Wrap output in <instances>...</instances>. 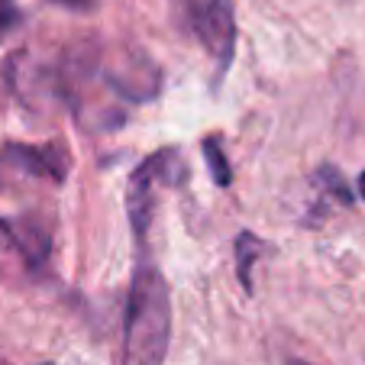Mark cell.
<instances>
[{"label":"cell","instance_id":"obj_4","mask_svg":"<svg viewBox=\"0 0 365 365\" xmlns=\"http://www.w3.org/2000/svg\"><path fill=\"white\" fill-rule=\"evenodd\" d=\"M103 81L120 101L143 103L159 94V68L143 52H123L110 65H103Z\"/></svg>","mask_w":365,"mask_h":365},{"label":"cell","instance_id":"obj_11","mask_svg":"<svg viewBox=\"0 0 365 365\" xmlns=\"http://www.w3.org/2000/svg\"><path fill=\"white\" fill-rule=\"evenodd\" d=\"M356 187H359V194H362V200H365V172L359 175V181H356Z\"/></svg>","mask_w":365,"mask_h":365},{"label":"cell","instance_id":"obj_12","mask_svg":"<svg viewBox=\"0 0 365 365\" xmlns=\"http://www.w3.org/2000/svg\"><path fill=\"white\" fill-rule=\"evenodd\" d=\"M288 365H310V362H301V359H291Z\"/></svg>","mask_w":365,"mask_h":365},{"label":"cell","instance_id":"obj_13","mask_svg":"<svg viewBox=\"0 0 365 365\" xmlns=\"http://www.w3.org/2000/svg\"><path fill=\"white\" fill-rule=\"evenodd\" d=\"M39 365H56V362H39Z\"/></svg>","mask_w":365,"mask_h":365},{"label":"cell","instance_id":"obj_3","mask_svg":"<svg viewBox=\"0 0 365 365\" xmlns=\"http://www.w3.org/2000/svg\"><path fill=\"white\" fill-rule=\"evenodd\" d=\"M68 175V152L62 145H4L0 149V187L10 178H42V181H65Z\"/></svg>","mask_w":365,"mask_h":365},{"label":"cell","instance_id":"obj_1","mask_svg":"<svg viewBox=\"0 0 365 365\" xmlns=\"http://www.w3.org/2000/svg\"><path fill=\"white\" fill-rule=\"evenodd\" d=\"M172 346V291L159 265L139 259L123 310L120 365H165Z\"/></svg>","mask_w":365,"mask_h":365},{"label":"cell","instance_id":"obj_7","mask_svg":"<svg viewBox=\"0 0 365 365\" xmlns=\"http://www.w3.org/2000/svg\"><path fill=\"white\" fill-rule=\"evenodd\" d=\"M204 155H207V165H210V175H214L217 187H230V185H233V168H230L227 155H223V149H220V139L207 136L204 139Z\"/></svg>","mask_w":365,"mask_h":365},{"label":"cell","instance_id":"obj_8","mask_svg":"<svg viewBox=\"0 0 365 365\" xmlns=\"http://www.w3.org/2000/svg\"><path fill=\"white\" fill-rule=\"evenodd\" d=\"M259 249H262V242L255 240L252 233H240V240H236V259H240V282L246 291H252V278H249V265H252V259L259 255Z\"/></svg>","mask_w":365,"mask_h":365},{"label":"cell","instance_id":"obj_5","mask_svg":"<svg viewBox=\"0 0 365 365\" xmlns=\"http://www.w3.org/2000/svg\"><path fill=\"white\" fill-rule=\"evenodd\" d=\"M175 162V152L172 149H162L155 155L143 162V165L133 172L130 181V194H126V207H130V223H133V233L136 240H145V230H149L152 220V185L165 178V168Z\"/></svg>","mask_w":365,"mask_h":365},{"label":"cell","instance_id":"obj_6","mask_svg":"<svg viewBox=\"0 0 365 365\" xmlns=\"http://www.w3.org/2000/svg\"><path fill=\"white\" fill-rule=\"evenodd\" d=\"M0 233L20 249V255L33 265V269H39V265L48 259L52 240H48V230L42 227V223L29 220V217H23V220H0Z\"/></svg>","mask_w":365,"mask_h":365},{"label":"cell","instance_id":"obj_2","mask_svg":"<svg viewBox=\"0 0 365 365\" xmlns=\"http://www.w3.org/2000/svg\"><path fill=\"white\" fill-rule=\"evenodd\" d=\"M185 7L200 46L207 48V56L214 58L217 78H223V71L233 65V52H236L233 0H185Z\"/></svg>","mask_w":365,"mask_h":365},{"label":"cell","instance_id":"obj_10","mask_svg":"<svg viewBox=\"0 0 365 365\" xmlns=\"http://www.w3.org/2000/svg\"><path fill=\"white\" fill-rule=\"evenodd\" d=\"M52 4H62V7H71V10H78V7H91L94 0H52Z\"/></svg>","mask_w":365,"mask_h":365},{"label":"cell","instance_id":"obj_9","mask_svg":"<svg viewBox=\"0 0 365 365\" xmlns=\"http://www.w3.org/2000/svg\"><path fill=\"white\" fill-rule=\"evenodd\" d=\"M20 23V10H16V0H0V39L10 33V29Z\"/></svg>","mask_w":365,"mask_h":365}]
</instances>
